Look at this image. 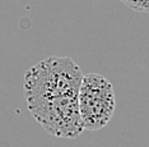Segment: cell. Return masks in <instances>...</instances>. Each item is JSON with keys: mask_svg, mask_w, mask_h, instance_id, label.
<instances>
[{"mask_svg": "<svg viewBox=\"0 0 149 147\" xmlns=\"http://www.w3.org/2000/svg\"><path fill=\"white\" fill-rule=\"evenodd\" d=\"M84 74L70 58L49 56L31 67L24 74L26 102L57 96H78Z\"/></svg>", "mask_w": 149, "mask_h": 147, "instance_id": "obj_1", "label": "cell"}, {"mask_svg": "<svg viewBox=\"0 0 149 147\" xmlns=\"http://www.w3.org/2000/svg\"><path fill=\"white\" fill-rule=\"evenodd\" d=\"M78 109L83 129L98 131L107 125L115 111L111 82L97 73L83 76L78 91Z\"/></svg>", "mask_w": 149, "mask_h": 147, "instance_id": "obj_2", "label": "cell"}, {"mask_svg": "<svg viewBox=\"0 0 149 147\" xmlns=\"http://www.w3.org/2000/svg\"><path fill=\"white\" fill-rule=\"evenodd\" d=\"M29 113L47 133L59 138H75L83 125L78 109V96H57L27 104Z\"/></svg>", "mask_w": 149, "mask_h": 147, "instance_id": "obj_3", "label": "cell"}, {"mask_svg": "<svg viewBox=\"0 0 149 147\" xmlns=\"http://www.w3.org/2000/svg\"><path fill=\"white\" fill-rule=\"evenodd\" d=\"M123 4L129 6L130 9L140 13L149 12V0H120Z\"/></svg>", "mask_w": 149, "mask_h": 147, "instance_id": "obj_4", "label": "cell"}]
</instances>
